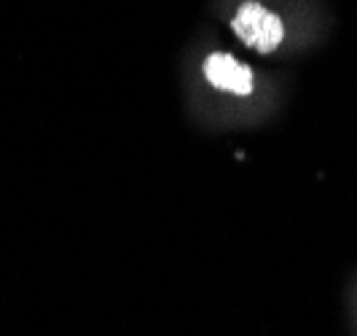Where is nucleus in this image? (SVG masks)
Masks as SVG:
<instances>
[{
    "mask_svg": "<svg viewBox=\"0 0 357 336\" xmlns=\"http://www.w3.org/2000/svg\"><path fill=\"white\" fill-rule=\"evenodd\" d=\"M231 27L248 46H252L255 52L261 54H271L285 38L282 19L266 11L261 3H252V0L239 6L236 17L231 19Z\"/></svg>",
    "mask_w": 357,
    "mask_h": 336,
    "instance_id": "1",
    "label": "nucleus"
},
{
    "mask_svg": "<svg viewBox=\"0 0 357 336\" xmlns=\"http://www.w3.org/2000/svg\"><path fill=\"white\" fill-rule=\"evenodd\" d=\"M204 75L220 92H231L239 97L252 94V71L239 59H234L231 54H210L204 59Z\"/></svg>",
    "mask_w": 357,
    "mask_h": 336,
    "instance_id": "2",
    "label": "nucleus"
}]
</instances>
